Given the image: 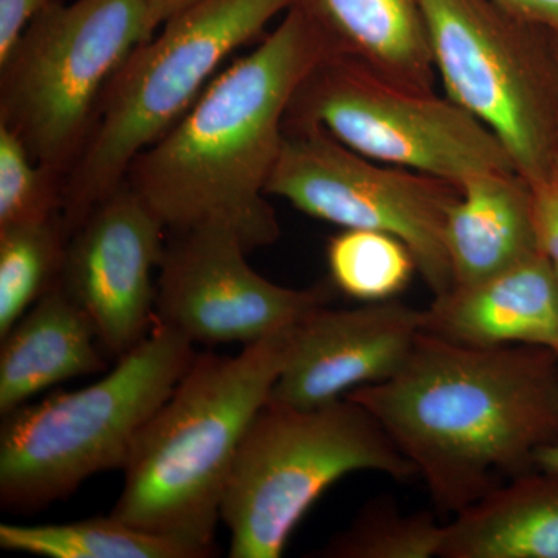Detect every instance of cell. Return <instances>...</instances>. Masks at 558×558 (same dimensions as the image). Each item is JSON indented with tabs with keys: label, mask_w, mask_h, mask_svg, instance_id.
<instances>
[{
	"label": "cell",
	"mask_w": 558,
	"mask_h": 558,
	"mask_svg": "<svg viewBox=\"0 0 558 558\" xmlns=\"http://www.w3.org/2000/svg\"><path fill=\"white\" fill-rule=\"evenodd\" d=\"M284 123L314 124L371 160L458 185L517 171L494 132L449 97L402 86L341 54L315 65Z\"/></svg>",
	"instance_id": "obj_9"
},
{
	"label": "cell",
	"mask_w": 558,
	"mask_h": 558,
	"mask_svg": "<svg viewBox=\"0 0 558 558\" xmlns=\"http://www.w3.org/2000/svg\"><path fill=\"white\" fill-rule=\"evenodd\" d=\"M167 234L124 180L70 236L62 288L86 312L101 348L112 357L126 355L156 323L153 277Z\"/></svg>",
	"instance_id": "obj_12"
},
{
	"label": "cell",
	"mask_w": 558,
	"mask_h": 558,
	"mask_svg": "<svg viewBox=\"0 0 558 558\" xmlns=\"http://www.w3.org/2000/svg\"><path fill=\"white\" fill-rule=\"evenodd\" d=\"M344 398L376 417L446 512L537 469L558 440V357L546 347H470L422 330L398 374Z\"/></svg>",
	"instance_id": "obj_1"
},
{
	"label": "cell",
	"mask_w": 558,
	"mask_h": 558,
	"mask_svg": "<svg viewBox=\"0 0 558 558\" xmlns=\"http://www.w3.org/2000/svg\"><path fill=\"white\" fill-rule=\"evenodd\" d=\"M295 0H197L140 44L102 95L94 130L65 180L69 236L126 180L132 161L199 100L222 65Z\"/></svg>",
	"instance_id": "obj_4"
},
{
	"label": "cell",
	"mask_w": 558,
	"mask_h": 558,
	"mask_svg": "<svg viewBox=\"0 0 558 558\" xmlns=\"http://www.w3.org/2000/svg\"><path fill=\"white\" fill-rule=\"evenodd\" d=\"M329 46L292 5L255 49L231 62L126 182L167 231L222 227L247 252L281 236L267 183L281 154L290 101Z\"/></svg>",
	"instance_id": "obj_2"
},
{
	"label": "cell",
	"mask_w": 558,
	"mask_h": 558,
	"mask_svg": "<svg viewBox=\"0 0 558 558\" xmlns=\"http://www.w3.org/2000/svg\"><path fill=\"white\" fill-rule=\"evenodd\" d=\"M453 288L481 281L539 255L534 190L519 172L465 180L446 226Z\"/></svg>",
	"instance_id": "obj_15"
},
{
	"label": "cell",
	"mask_w": 558,
	"mask_h": 558,
	"mask_svg": "<svg viewBox=\"0 0 558 558\" xmlns=\"http://www.w3.org/2000/svg\"><path fill=\"white\" fill-rule=\"evenodd\" d=\"M146 2L149 7L150 22H153L154 28L159 31L165 22L178 14L179 11L193 5L197 0H146Z\"/></svg>",
	"instance_id": "obj_27"
},
{
	"label": "cell",
	"mask_w": 558,
	"mask_h": 558,
	"mask_svg": "<svg viewBox=\"0 0 558 558\" xmlns=\"http://www.w3.org/2000/svg\"><path fill=\"white\" fill-rule=\"evenodd\" d=\"M293 328L250 343L231 357L211 352L194 357L132 444L112 519L175 539L202 558L215 554L231 469L284 368Z\"/></svg>",
	"instance_id": "obj_3"
},
{
	"label": "cell",
	"mask_w": 558,
	"mask_h": 558,
	"mask_svg": "<svg viewBox=\"0 0 558 558\" xmlns=\"http://www.w3.org/2000/svg\"><path fill=\"white\" fill-rule=\"evenodd\" d=\"M0 546L47 558H202L175 539L126 526L110 515L36 526L0 524Z\"/></svg>",
	"instance_id": "obj_19"
},
{
	"label": "cell",
	"mask_w": 558,
	"mask_h": 558,
	"mask_svg": "<svg viewBox=\"0 0 558 558\" xmlns=\"http://www.w3.org/2000/svg\"><path fill=\"white\" fill-rule=\"evenodd\" d=\"M425 329V311L400 300L317 307L293 328L269 402L317 409L399 373Z\"/></svg>",
	"instance_id": "obj_13"
},
{
	"label": "cell",
	"mask_w": 558,
	"mask_h": 558,
	"mask_svg": "<svg viewBox=\"0 0 558 558\" xmlns=\"http://www.w3.org/2000/svg\"><path fill=\"white\" fill-rule=\"evenodd\" d=\"M193 347L175 330L154 325L101 380L2 416V509L35 512L69 498L97 473L123 469L140 429L196 357Z\"/></svg>",
	"instance_id": "obj_5"
},
{
	"label": "cell",
	"mask_w": 558,
	"mask_h": 558,
	"mask_svg": "<svg viewBox=\"0 0 558 558\" xmlns=\"http://www.w3.org/2000/svg\"><path fill=\"white\" fill-rule=\"evenodd\" d=\"M556 269H557V267H556ZM557 274H558V269H557ZM554 352H556V354H557V357H558V343H557V347H556V349H554Z\"/></svg>",
	"instance_id": "obj_30"
},
{
	"label": "cell",
	"mask_w": 558,
	"mask_h": 558,
	"mask_svg": "<svg viewBox=\"0 0 558 558\" xmlns=\"http://www.w3.org/2000/svg\"><path fill=\"white\" fill-rule=\"evenodd\" d=\"M267 196L340 229L392 234L413 253L433 296L453 289L446 226L458 183L371 160L314 124L284 123Z\"/></svg>",
	"instance_id": "obj_10"
},
{
	"label": "cell",
	"mask_w": 558,
	"mask_h": 558,
	"mask_svg": "<svg viewBox=\"0 0 558 558\" xmlns=\"http://www.w3.org/2000/svg\"><path fill=\"white\" fill-rule=\"evenodd\" d=\"M429 333L470 347L558 343V274L543 253L478 284L453 288L425 310Z\"/></svg>",
	"instance_id": "obj_14"
},
{
	"label": "cell",
	"mask_w": 558,
	"mask_h": 558,
	"mask_svg": "<svg viewBox=\"0 0 558 558\" xmlns=\"http://www.w3.org/2000/svg\"><path fill=\"white\" fill-rule=\"evenodd\" d=\"M326 258L336 289L360 303L396 299L417 271L407 244L384 231L343 229L330 238Z\"/></svg>",
	"instance_id": "obj_21"
},
{
	"label": "cell",
	"mask_w": 558,
	"mask_h": 558,
	"mask_svg": "<svg viewBox=\"0 0 558 558\" xmlns=\"http://www.w3.org/2000/svg\"><path fill=\"white\" fill-rule=\"evenodd\" d=\"M233 231H168L157 281L156 323L193 343L247 347L296 325L336 299L330 279L289 289L260 277Z\"/></svg>",
	"instance_id": "obj_11"
},
{
	"label": "cell",
	"mask_w": 558,
	"mask_h": 558,
	"mask_svg": "<svg viewBox=\"0 0 558 558\" xmlns=\"http://www.w3.org/2000/svg\"><path fill=\"white\" fill-rule=\"evenodd\" d=\"M49 0H0V61L9 57L22 33Z\"/></svg>",
	"instance_id": "obj_25"
},
{
	"label": "cell",
	"mask_w": 558,
	"mask_h": 558,
	"mask_svg": "<svg viewBox=\"0 0 558 558\" xmlns=\"http://www.w3.org/2000/svg\"><path fill=\"white\" fill-rule=\"evenodd\" d=\"M416 475L376 417L348 398L317 409L267 402L231 469L220 521L231 558H279L301 519L333 483L354 472Z\"/></svg>",
	"instance_id": "obj_6"
},
{
	"label": "cell",
	"mask_w": 558,
	"mask_h": 558,
	"mask_svg": "<svg viewBox=\"0 0 558 558\" xmlns=\"http://www.w3.org/2000/svg\"><path fill=\"white\" fill-rule=\"evenodd\" d=\"M446 526L429 512L402 513L391 498L366 502L348 529L323 546L325 558H433L440 556Z\"/></svg>",
	"instance_id": "obj_22"
},
{
	"label": "cell",
	"mask_w": 558,
	"mask_h": 558,
	"mask_svg": "<svg viewBox=\"0 0 558 558\" xmlns=\"http://www.w3.org/2000/svg\"><path fill=\"white\" fill-rule=\"evenodd\" d=\"M554 43H556L557 60H558V35H556V33H554Z\"/></svg>",
	"instance_id": "obj_29"
},
{
	"label": "cell",
	"mask_w": 558,
	"mask_h": 558,
	"mask_svg": "<svg viewBox=\"0 0 558 558\" xmlns=\"http://www.w3.org/2000/svg\"><path fill=\"white\" fill-rule=\"evenodd\" d=\"M497 2L520 20L558 35V0H497Z\"/></svg>",
	"instance_id": "obj_26"
},
{
	"label": "cell",
	"mask_w": 558,
	"mask_h": 558,
	"mask_svg": "<svg viewBox=\"0 0 558 558\" xmlns=\"http://www.w3.org/2000/svg\"><path fill=\"white\" fill-rule=\"evenodd\" d=\"M535 468L558 473V440L556 444H550V446L538 451Z\"/></svg>",
	"instance_id": "obj_28"
},
{
	"label": "cell",
	"mask_w": 558,
	"mask_h": 558,
	"mask_svg": "<svg viewBox=\"0 0 558 558\" xmlns=\"http://www.w3.org/2000/svg\"><path fill=\"white\" fill-rule=\"evenodd\" d=\"M89 317L61 281L0 339V414L61 381L106 368Z\"/></svg>",
	"instance_id": "obj_16"
},
{
	"label": "cell",
	"mask_w": 558,
	"mask_h": 558,
	"mask_svg": "<svg viewBox=\"0 0 558 558\" xmlns=\"http://www.w3.org/2000/svg\"><path fill=\"white\" fill-rule=\"evenodd\" d=\"M532 190L539 250L558 269V172Z\"/></svg>",
	"instance_id": "obj_24"
},
{
	"label": "cell",
	"mask_w": 558,
	"mask_h": 558,
	"mask_svg": "<svg viewBox=\"0 0 558 558\" xmlns=\"http://www.w3.org/2000/svg\"><path fill=\"white\" fill-rule=\"evenodd\" d=\"M330 53L359 62L389 81L433 90L436 69L422 0H295Z\"/></svg>",
	"instance_id": "obj_17"
},
{
	"label": "cell",
	"mask_w": 558,
	"mask_h": 558,
	"mask_svg": "<svg viewBox=\"0 0 558 558\" xmlns=\"http://www.w3.org/2000/svg\"><path fill=\"white\" fill-rule=\"evenodd\" d=\"M65 180L33 159L20 138L0 126V227L61 218Z\"/></svg>",
	"instance_id": "obj_23"
},
{
	"label": "cell",
	"mask_w": 558,
	"mask_h": 558,
	"mask_svg": "<svg viewBox=\"0 0 558 558\" xmlns=\"http://www.w3.org/2000/svg\"><path fill=\"white\" fill-rule=\"evenodd\" d=\"M439 558H558V473L532 470L459 510Z\"/></svg>",
	"instance_id": "obj_18"
},
{
	"label": "cell",
	"mask_w": 558,
	"mask_h": 558,
	"mask_svg": "<svg viewBox=\"0 0 558 558\" xmlns=\"http://www.w3.org/2000/svg\"><path fill=\"white\" fill-rule=\"evenodd\" d=\"M69 240L62 216L0 227V339L61 281Z\"/></svg>",
	"instance_id": "obj_20"
},
{
	"label": "cell",
	"mask_w": 558,
	"mask_h": 558,
	"mask_svg": "<svg viewBox=\"0 0 558 558\" xmlns=\"http://www.w3.org/2000/svg\"><path fill=\"white\" fill-rule=\"evenodd\" d=\"M156 32L146 0H49L0 61V126L68 179L110 80Z\"/></svg>",
	"instance_id": "obj_7"
},
{
	"label": "cell",
	"mask_w": 558,
	"mask_h": 558,
	"mask_svg": "<svg viewBox=\"0 0 558 558\" xmlns=\"http://www.w3.org/2000/svg\"><path fill=\"white\" fill-rule=\"evenodd\" d=\"M446 97L494 132L521 178L558 172V60L554 33L497 0H422Z\"/></svg>",
	"instance_id": "obj_8"
}]
</instances>
